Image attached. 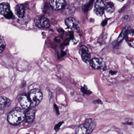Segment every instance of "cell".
<instances>
[{
    "mask_svg": "<svg viewBox=\"0 0 134 134\" xmlns=\"http://www.w3.org/2000/svg\"><path fill=\"white\" fill-rule=\"evenodd\" d=\"M25 119V114L21 109L16 108L13 109L9 113L8 120L9 123L13 126L18 125Z\"/></svg>",
    "mask_w": 134,
    "mask_h": 134,
    "instance_id": "obj_1",
    "label": "cell"
},
{
    "mask_svg": "<svg viewBox=\"0 0 134 134\" xmlns=\"http://www.w3.org/2000/svg\"><path fill=\"white\" fill-rule=\"evenodd\" d=\"M28 97L30 101L31 106L35 107L42 100V94L39 89H33L29 92Z\"/></svg>",
    "mask_w": 134,
    "mask_h": 134,
    "instance_id": "obj_2",
    "label": "cell"
},
{
    "mask_svg": "<svg viewBox=\"0 0 134 134\" xmlns=\"http://www.w3.org/2000/svg\"><path fill=\"white\" fill-rule=\"evenodd\" d=\"M35 23L36 26L41 28H49L50 26L49 20L43 15H38L35 19Z\"/></svg>",
    "mask_w": 134,
    "mask_h": 134,
    "instance_id": "obj_3",
    "label": "cell"
},
{
    "mask_svg": "<svg viewBox=\"0 0 134 134\" xmlns=\"http://www.w3.org/2000/svg\"><path fill=\"white\" fill-rule=\"evenodd\" d=\"M90 66L94 69H104L105 68V63L99 58H93L90 61Z\"/></svg>",
    "mask_w": 134,
    "mask_h": 134,
    "instance_id": "obj_4",
    "label": "cell"
},
{
    "mask_svg": "<svg viewBox=\"0 0 134 134\" xmlns=\"http://www.w3.org/2000/svg\"><path fill=\"white\" fill-rule=\"evenodd\" d=\"M65 23L69 28L76 31L79 30V24L78 21L73 17H69L65 20Z\"/></svg>",
    "mask_w": 134,
    "mask_h": 134,
    "instance_id": "obj_5",
    "label": "cell"
},
{
    "mask_svg": "<svg viewBox=\"0 0 134 134\" xmlns=\"http://www.w3.org/2000/svg\"><path fill=\"white\" fill-rule=\"evenodd\" d=\"M105 6L104 1H97L94 9V13L97 15L101 16L104 12Z\"/></svg>",
    "mask_w": 134,
    "mask_h": 134,
    "instance_id": "obj_6",
    "label": "cell"
},
{
    "mask_svg": "<svg viewBox=\"0 0 134 134\" xmlns=\"http://www.w3.org/2000/svg\"><path fill=\"white\" fill-rule=\"evenodd\" d=\"M79 53L83 62L86 63L89 61L90 58L91 54L88 48L85 45H82L80 46Z\"/></svg>",
    "mask_w": 134,
    "mask_h": 134,
    "instance_id": "obj_7",
    "label": "cell"
},
{
    "mask_svg": "<svg viewBox=\"0 0 134 134\" xmlns=\"http://www.w3.org/2000/svg\"><path fill=\"white\" fill-rule=\"evenodd\" d=\"M49 3L53 9L56 10L62 9L66 5L65 0H50Z\"/></svg>",
    "mask_w": 134,
    "mask_h": 134,
    "instance_id": "obj_8",
    "label": "cell"
},
{
    "mask_svg": "<svg viewBox=\"0 0 134 134\" xmlns=\"http://www.w3.org/2000/svg\"><path fill=\"white\" fill-rule=\"evenodd\" d=\"M19 102L24 109H28L31 107V102L28 96L23 95L19 98Z\"/></svg>",
    "mask_w": 134,
    "mask_h": 134,
    "instance_id": "obj_9",
    "label": "cell"
},
{
    "mask_svg": "<svg viewBox=\"0 0 134 134\" xmlns=\"http://www.w3.org/2000/svg\"><path fill=\"white\" fill-rule=\"evenodd\" d=\"M84 124L87 128L88 134L93 131L96 126V122L93 119H87Z\"/></svg>",
    "mask_w": 134,
    "mask_h": 134,
    "instance_id": "obj_10",
    "label": "cell"
},
{
    "mask_svg": "<svg viewBox=\"0 0 134 134\" xmlns=\"http://www.w3.org/2000/svg\"><path fill=\"white\" fill-rule=\"evenodd\" d=\"M36 110L34 109L31 108L28 109L25 114V119L27 122L32 123L34 120Z\"/></svg>",
    "mask_w": 134,
    "mask_h": 134,
    "instance_id": "obj_11",
    "label": "cell"
},
{
    "mask_svg": "<svg viewBox=\"0 0 134 134\" xmlns=\"http://www.w3.org/2000/svg\"><path fill=\"white\" fill-rule=\"evenodd\" d=\"M12 101L10 99L4 96L0 97V109L8 108L11 105Z\"/></svg>",
    "mask_w": 134,
    "mask_h": 134,
    "instance_id": "obj_12",
    "label": "cell"
},
{
    "mask_svg": "<svg viewBox=\"0 0 134 134\" xmlns=\"http://www.w3.org/2000/svg\"><path fill=\"white\" fill-rule=\"evenodd\" d=\"M11 12L9 4L7 2H4L0 4V14L5 15Z\"/></svg>",
    "mask_w": 134,
    "mask_h": 134,
    "instance_id": "obj_13",
    "label": "cell"
},
{
    "mask_svg": "<svg viewBox=\"0 0 134 134\" xmlns=\"http://www.w3.org/2000/svg\"><path fill=\"white\" fill-rule=\"evenodd\" d=\"M24 8L23 5L19 4L15 8V12L18 17L23 18L24 15Z\"/></svg>",
    "mask_w": 134,
    "mask_h": 134,
    "instance_id": "obj_14",
    "label": "cell"
},
{
    "mask_svg": "<svg viewBox=\"0 0 134 134\" xmlns=\"http://www.w3.org/2000/svg\"><path fill=\"white\" fill-rule=\"evenodd\" d=\"M63 9V13L65 15H71L75 11V8L70 5H66Z\"/></svg>",
    "mask_w": 134,
    "mask_h": 134,
    "instance_id": "obj_15",
    "label": "cell"
},
{
    "mask_svg": "<svg viewBox=\"0 0 134 134\" xmlns=\"http://www.w3.org/2000/svg\"><path fill=\"white\" fill-rule=\"evenodd\" d=\"M126 41L130 46L134 48V30L130 31L127 34Z\"/></svg>",
    "mask_w": 134,
    "mask_h": 134,
    "instance_id": "obj_16",
    "label": "cell"
},
{
    "mask_svg": "<svg viewBox=\"0 0 134 134\" xmlns=\"http://www.w3.org/2000/svg\"><path fill=\"white\" fill-rule=\"evenodd\" d=\"M75 134H88L87 128L84 124L80 125L77 127Z\"/></svg>",
    "mask_w": 134,
    "mask_h": 134,
    "instance_id": "obj_17",
    "label": "cell"
},
{
    "mask_svg": "<svg viewBox=\"0 0 134 134\" xmlns=\"http://www.w3.org/2000/svg\"><path fill=\"white\" fill-rule=\"evenodd\" d=\"M94 1V0H90V1L86 4L83 5L82 8L83 11L85 12H86L90 10L93 7Z\"/></svg>",
    "mask_w": 134,
    "mask_h": 134,
    "instance_id": "obj_18",
    "label": "cell"
},
{
    "mask_svg": "<svg viewBox=\"0 0 134 134\" xmlns=\"http://www.w3.org/2000/svg\"><path fill=\"white\" fill-rule=\"evenodd\" d=\"M105 10L107 12L112 13L115 10L114 4L112 2H109L106 4L105 6Z\"/></svg>",
    "mask_w": 134,
    "mask_h": 134,
    "instance_id": "obj_19",
    "label": "cell"
},
{
    "mask_svg": "<svg viewBox=\"0 0 134 134\" xmlns=\"http://www.w3.org/2000/svg\"><path fill=\"white\" fill-rule=\"evenodd\" d=\"M6 46V44L4 40L0 37V53L2 52Z\"/></svg>",
    "mask_w": 134,
    "mask_h": 134,
    "instance_id": "obj_20",
    "label": "cell"
},
{
    "mask_svg": "<svg viewBox=\"0 0 134 134\" xmlns=\"http://www.w3.org/2000/svg\"><path fill=\"white\" fill-rule=\"evenodd\" d=\"M64 123L63 122H60L58 124H57L55 126V130L56 132H57V131H59V130H60V126H62V124Z\"/></svg>",
    "mask_w": 134,
    "mask_h": 134,
    "instance_id": "obj_21",
    "label": "cell"
},
{
    "mask_svg": "<svg viewBox=\"0 0 134 134\" xmlns=\"http://www.w3.org/2000/svg\"><path fill=\"white\" fill-rule=\"evenodd\" d=\"M126 29H124L123 30L122 32V34H121L119 38V39H118L119 41H121L122 39V38H123L126 35Z\"/></svg>",
    "mask_w": 134,
    "mask_h": 134,
    "instance_id": "obj_22",
    "label": "cell"
},
{
    "mask_svg": "<svg viewBox=\"0 0 134 134\" xmlns=\"http://www.w3.org/2000/svg\"><path fill=\"white\" fill-rule=\"evenodd\" d=\"M13 14L12 12H9V13H8V14H6L4 16L5 17L6 19H11L13 18Z\"/></svg>",
    "mask_w": 134,
    "mask_h": 134,
    "instance_id": "obj_23",
    "label": "cell"
},
{
    "mask_svg": "<svg viewBox=\"0 0 134 134\" xmlns=\"http://www.w3.org/2000/svg\"><path fill=\"white\" fill-rule=\"evenodd\" d=\"M82 91L83 93H85V94H89L90 93V91L87 90H86V89H84L83 87L82 88Z\"/></svg>",
    "mask_w": 134,
    "mask_h": 134,
    "instance_id": "obj_24",
    "label": "cell"
},
{
    "mask_svg": "<svg viewBox=\"0 0 134 134\" xmlns=\"http://www.w3.org/2000/svg\"><path fill=\"white\" fill-rule=\"evenodd\" d=\"M108 19H105L102 21V25L103 26H104L105 25L107 24V23H108Z\"/></svg>",
    "mask_w": 134,
    "mask_h": 134,
    "instance_id": "obj_25",
    "label": "cell"
},
{
    "mask_svg": "<svg viewBox=\"0 0 134 134\" xmlns=\"http://www.w3.org/2000/svg\"><path fill=\"white\" fill-rule=\"evenodd\" d=\"M54 107H55V109L56 111V112L57 113V115H59V111L58 107H57V106L55 104L54 105Z\"/></svg>",
    "mask_w": 134,
    "mask_h": 134,
    "instance_id": "obj_26",
    "label": "cell"
},
{
    "mask_svg": "<svg viewBox=\"0 0 134 134\" xmlns=\"http://www.w3.org/2000/svg\"><path fill=\"white\" fill-rule=\"evenodd\" d=\"M118 1L120 2H123L124 0H117Z\"/></svg>",
    "mask_w": 134,
    "mask_h": 134,
    "instance_id": "obj_27",
    "label": "cell"
},
{
    "mask_svg": "<svg viewBox=\"0 0 134 134\" xmlns=\"http://www.w3.org/2000/svg\"><path fill=\"white\" fill-rule=\"evenodd\" d=\"M97 1H104V0H97Z\"/></svg>",
    "mask_w": 134,
    "mask_h": 134,
    "instance_id": "obj_28",
    "label": "cell"
}]
</instances>
